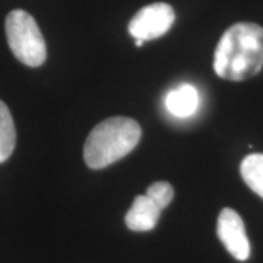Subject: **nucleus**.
<instances>
[{"mask_svg":"<svg viewBox=\"0 0 263 263\" xmlns=\"http://www.w3.org/2000/svg\"><path fill=\"white\" fill-rule=\"evenodd\" d=\"M263 67V28L254 22H238L227 29L214 54V70L219 78L241 82Z\"/></svg>","mask_w":263,"mask_h":263,"instance_id":"f257e3e1","label":"nucleus"},{"mask_svg":"<svg viewBox=\"0 0 263 263\" xmlns=\"http://www.w3.org/2000/svg\"><path fill=\"white\" fill-rule=\"evenodd\" d=\"M142 136L139 123L130 117H110L88 135L84 160L92 170H101L129 155Z\"/></svg>","mask_w":263,"mask_h":263,"instance_id":"f03ea898","label":"nucleus"},{"mask_svg":"<svg viewBox=\"0 0 263 263\" xmlns=\"http://www.w3.org/2000/svg\"><path fill=\"white\" fill-rule=\"evenodd\" d=\"M5 29L10 50L21 63L29 67H38L46 62V40L35 19L28 12L22 9L12 10L6 16Z\"/></svg>","mask_w":263,"mask_h":263,"instance_id":"7ed1b4c3","label":"nucleus"},{"mask_svg":"<svg viewBox=\"0 0 263 263\" xmlns=\"http://www.w3.org/2000/svg\"><path fill=\"white\" fill-rule=\"evenodd\" d=\"M176 21V12L167 3H152L141 10L129 22V34L135 40L149 41L168 32Z\"/></svg>","mask_w":263,"mask_h":263,"instance_id":"20e7f679","label":"nucleus"},{"mask_svg":"<svg viewBox=\"0 0 263 263\" xmlns=\"http://www.w3.org/2000/svg\"><path fill=\"white\" fill-rule=\"evenodd\" d=\"M216 233L227 252L234 259L245 262L250 257V243L246 235L245 222L234 209L224 208L221 211L218 216Z\"/></svg>","mask_w":263,"mask_h":263,"instance_id":"39448f33","label":"nucleus"},{"mask_svg":"<svg viewBox=\"0 0 263 263\" xmlns=\"http://www.w3.org/2000/svg\"><path fill=\"white\" fill-rule=\"evenodd\" d=\"M160 215V208L145 195V196L135 197L129 212L126 214L124 221H126L127 228L132 231L145 233L155 228V226L158 224Z\"/></svg>","mask_w":263,"mask_h":263,"instance_id":"423d86ee","label":"nucleus"},{"mask_svg":"<svg viewBox=\"0 0 263 263\" xmlns=\"http://www.w3.org/2000/svg\"><path fill=\"white\" fill-rule=\"evenodd\" d=\"M200 104V97L193 85H180L179 88L170 91L165 97V107L176 117L184 119L196 113Z\"/></svg>","mask_w":263,"mask_h":263,"instance_id":"0eeeda50","label":"nucleus"},{"mask_svg":"<svg viewBox=\"0 0 263 263\" xmlns=\"http://www.w3.org/2000/svg\"><path fill=\"white\" fill-rule=\"evenodd\" d=\"M16 145V129L8 105L0 101V164L13 154Z\"/></svg>","mask_w":263,"mask_h":263,"instance_id":"6e6552de","label":"nucleus"},{"mask_svg":"<svg viewBox=\"0 0 263 263\" xmlns=\"http://www.w3.org/2000/svg\"><path fill=\"white\" fill-rule=\"evenodd\" d=\"M240 173L246 184L263 199V154L247 155L240 165Z\"/></svg>","mask_w":263,"mask_h":263,"instance_id":"1a4fd4ad","label":"nucleus"},{"mask_svg":"<svg viewBox=\"0 0 263 263\" xmlns=\"http://www.w3.org/2000/svg\"><path fill=\"white\" fill-rule=\"evenodd\" d=\"M146 196L162 211L164 208H167L171 203V200L174 197V189L167 181H157L148 187Z\"/></svg>","mask_w":263,"mask_h":263,"instance_id":"9d476101","label":"nucleus"},{"mask_svg":"<svg viewBox=\"0 0 263 263\" xmlns=\"http://www.w3.org/2000/svg\"><path fill=\"white\" fill-rule=\"evenodd\" d=\"M143 43H145V41H142V40H136V41H135L136 47H142V46H143Z\"/></svg>","mask_w":263,"mask_h":263,"instance_id":"9b49d317","label":"nucleus"}]
</instances>
